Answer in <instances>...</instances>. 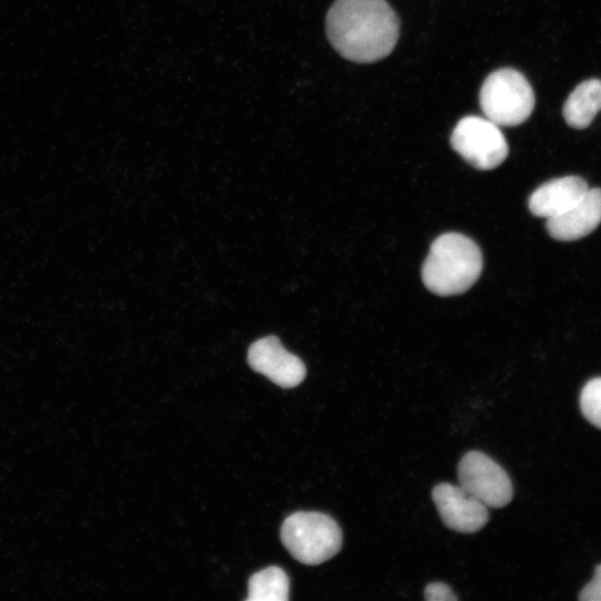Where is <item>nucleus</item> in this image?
<instances>
[{"mask_svg":"<svg viewBox=\"0 0 601 601\" xmlns=\"http://www.w3.org/2000/svg\"><path fill=\"white\" fill-rule=\"evenodd\" d=\"M326 35L342 57L370 63L393 51L400 22L385 0H335L326 16Z\"/></svg>","mask_w":601,"mask_h":601,"instance_id":"f257e3e1","label":"nucleus"},{"mask_svg":"<svg viewBox=\"0 0 601 601\" xmlns=\"http://www.w3.org/2000/svg\"><path fill=\"white\" fill-rule=\"evenodd\" d=\"M482 253L474 240L459 233H445L431 245L422 266L425 287L439 296L466 292L480 277Z\"/></svg>","mask_w":601,"mask_h":601,"instance_id":"f03ea898","label":"nucleus"},{"mask_svg":"<svg viewBox=\"0 0 601 601\" xmlns=\"http://www.w3.org/2000/svg\"><path fill=\"white\" fill-rule=\"evenodd\" d=\"M280 539L299 562L321 564L339 552L343 534L336 521L321 512H296L285 519Z\"/></svg>","mask_w":601,"mask_h":601,"instance_id":"7ed1b4c3","label":"nucleus"},{"mask_svg":"<svg viewBox=\"0 0 601 601\" xmlns=\"http://www.w3.org/2000/svg\"><path fill=\"white\" fill-rule=\"evenodd\" d=\"M534 92L526 78L512 68L490 73L480 90V106L487 119L497 126H518L534 108Z\"/></svg>","mask_w":601,"mask_h":601,"instance_id":"20e7f679","label":"nucleus"},{"mask_svg":"<svg viewBox=\"0 0 601 601\" xmlns=\"http://www.w3.org/2000/svg\"><path fill=\"white\" fill-rule=\"evenodd\" d=\"M499 127L487 118L466 116L454 127L451 146L472 167L494 169L509 154L508 142Z\"/></svg>","mask_w":601,"mask_h":601,"instance_id":"39448f33","label":"nucleus"},{"mask_svg":"<svg viewBox=\"0 0 601 601\" xmlns=\"http://www.w3.org/2000/svg\"><path fill=\"white\" fill-rule=\"evenodd\" d=\"M460 486L487 508H503L513 497L512 482L493 459L483 452L465 453L457 465Z\"/></svg>","mask_w":601,"mask_h":601,"instance_id":"423d86ee","label":"nucleus"},{"mask_svg":"<svg viewBox=\"0 0 601 601\" xmlns=\"http://www.w3.org/2000/svg\"><path fill=\"white\" fill-rule=\"evenodd\" d=\"M432 499L444 525L452 531L474 533L489 521L487 506L460 485L440 483L432 490Z\"/></svg>","mask_w":601,"mask_h":601,"instance_id":"0eeeda50","label":"nucleus"},{"mask_svg":"<svg viewBox=\"0 0 601 601\" xmlns=\"http://www.w3.org/2000/svg\"><path fill=\"white\" fill-rule=\"evenodd\" d=\"M250 367L280 387H294L303 382L306 367L303 361L284 348L276 336L263 337L248 349Z\"/></svg>","mask_w":601,"mask_h":601,"instance_id":"6e6552de","label":"nucleus"},{"mask_svg":"<svg viewBox=\"0 0 601 601\" xmlns=\"http://www.w3.org/2000/svg\"><path fill=\"white\" fill-rule=\"evenodd\" d=\"M601 223V188H589L584 196L564 213L546 219L549 235L562 242L580 239Z\"/></svg>","mask_w":601,"mask_h":601,"instance_id":"1a4fd4ad","label":"nucleus"},{"mask_svg":"<svg viewBox=\"0 0 601 601\" xmlns=\"http://www.w3.org/2000/svg\"><path fill=\"white\" fill-rule=\"evenodd\" d=\"M589 189L578 176L551 179L539 186L529 197V209L538 217H555L575 205Z\"/></svg>","mask_w":601,"mask_h":601,"instance_id":"9d476101","label":"nucleus"},{"mask_svg":"<svg viewBox=\"0 0 601 601\" xmlns=\"http://www.w3.org/2000/svg\"><path fill=\"white\" fill-rule=\"evenodd\" d=\"M601 110V80L588 79L579 83L563 106L566 124L575 129L588 127Z\"/></svg>","mask_w":601,"mask_h":601,"instance_id":"9b49d317","label":"nucleus"},{"mask_svg":"<svg viewBox=\"0 0 601 601\" xmlns=\"http://www.w3.org/2000/svg\"><path fill=\"white\" fill-rule=\"evenodd\" d=\"M288 591L289 580L285 571L278 566H269L252 575L247 600L286 601Z\"/></svg>","mask_w":601,"mask_h":601,"instance_id":"f8f14e48","label":"nucleus"},{"mask_svg":"<svg viewBox=\"0 0 601 601\" xmlns=\"http://www.w3.org/2000/svg\"><path fill=\"white\" fill-rule=\"evenodd\" d=\"M580 408L592 425L601 428V377L585 383L580 394Z\"/></svg>","mask_w":601,"mask_h":601,"instance_id":"ddd939ff","label":"nucleus"},{"mask_svg":"<svg viewBox=\"0 0 601 601\" xmlns=\"http://www.w3.org/2000/svg\"><path fill=\"white\" fill-rule=\"evenodd\" d=\"M579 599L581 601H601V564L595 566L593 578L583 587Z\"/></svg>","mask_w":601,"mask_h":601,"instance_id":"4468645a","label":"nucleus"},{"mask_svg":"<svg viewBox=\"0 0 601 601\" xmlns=\"http://www.w3.org/2000/svg\"><path fill=\"white\" fill-rule=\"evenodd\" d=\"M424 597L428 601L456 600L451 588L442 582H433L426 585Z\"/></svg>","mask_w":601,"mask_h":601,"instance_id":"2eb2a0df","label":"nucleus"}]
</instances>
